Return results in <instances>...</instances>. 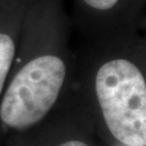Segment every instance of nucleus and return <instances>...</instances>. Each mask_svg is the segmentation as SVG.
<instances>
[{"instance_id": "1", "label": "nucleus", "mask_w": 146, "mask_h": 146, "mask_svg": "<svg viewBox=\"0 0 146 146\" xmlns=\"http://www.w3.org/2000/svg\"><path fill=\"white\" fill-rule=\"evenodd\" d=\"M95 89L110 133L128 146L146 144V84L140 69L117 58L99 69Z\"/></svg>"}, {"instance_id": "2", "label": "nucleus", "mask_w": 146, "mask_h": 146, "mask_svg": "<svg viewBox=\"0 0 146 146\" xmlns=\"http://www.w3.org/2000/svg\"><path fill=\"white\" fill-rule=\"evenodd\" d=\"M65 73V64L55 55H43L27 63L16 74L3 96L1 120L17 130L40 121L58 99Z\"/></svg>"}, {"instance_id": "3", "label": "nucleus", "mask_w": 146, "mask_h": 146, "mask_svg": "<svg viewBox=\"0 0 146 146\" xmlns=\"http://www.w3.org/2000/svg\"><path fill=\"white\" fill-rule=\"evenodd\" d=\"M14 42L9 35L0 33V93L14 58Z\"/></svg>"}, {"instance_id": "4", "label": "nucleus", "mask_w": 146, "mask_h": 146, "mask_svg": "<svg viewBox=\"0 0 146 146\" xmlns=\"http://www.w3.org/2000/svg\"><path fill=\"white\" fill-rule=\"evenodd\" d=\"M119 0H84V2L96 10H110Z\"/></svg>"}, {"instance_id": "5", "label": "nucleus", "mask_w": 146, "mask_h": 146, "mask_svg": "<svg viewBox=\"0 0 146 146\" xmlns=\"http://www.w3.org/2000/svg\"><path fill=\"white\" fill-rule=\"evenodd\" d=\"M60 146H88L86 143L80 141H68L66 143H63Z\"/></svg>"}]
</instances>
